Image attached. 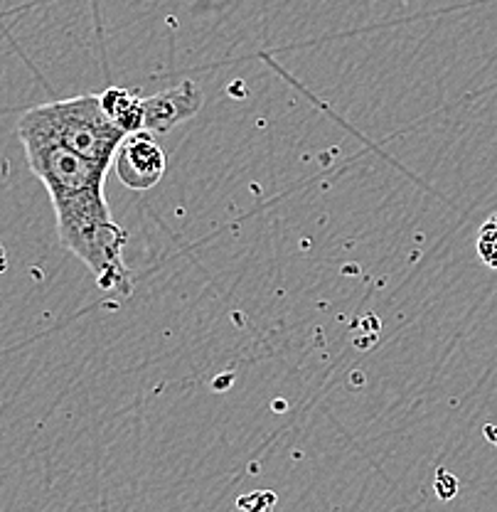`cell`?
I'll return each mask as SVG.
<instances>
[{
    "label": "cell",
    "mask_w": 497,
    "mask_h": 512,
    "mask_svg": "<svg viewBox=\"0 0 497 512\" xmlns=\"http://www.w3.org/2000/svg\"><path fill=\"white\" fill-rule=\"evenodd\" d=\"M18 136L30 170L50 192L64 249L92 271L101 291L131 296V271L124 264L128 237L114 222L104 197L109 168L92 163L57 141L32 109L20 116Z\"/></svg>",
    "instance_id": "obj_1"
},
{
    "label": "cell",
    "mask_w": 497,
    "mask_h": 512,
    "mask_svg": "<svg viewBox=\"0 0 497 512\" xmlns=\"http://www.w3.org/2000/svg\"><path fill=\"white\" fill-rule=\"evenodd\" d=\"M32 114L57 141L104 168H111V160L116 158V151L128 136L124 128L116 126L106 116L101 96L94 94L47 101V104L35 106Z\"/></svg>",
    "instance_id": "obj_2"
},
{
    "label": "cell",
    "mask_w": 497,
    "mask_h": 512,
    "mask_svg": "<svg viewBox=\"0 0 497 512\" xmlns=\"http://www.w3.org/2000/svg\"><path fill=\"white\" fill-rule=\"evenodd\" d=\"M116 175L131 190L156 188L165 173V153L151 131L128 133L114 158Z\"/></svg>",
    "instance_id": "obj_3"
},
{
    "label": "cell",
    "mask_w": 497,
    "mask_h": 512,
    "mask_svg": "<svg viewBox=\"0 0 497 512\" xmlns=\"http://www.w3.org/2000/svg\"><path fill=\"white\" fill-rule=\"evenodd\" d=\"M202 106V92L195 82L175 84L151 99H143V128L151 133H165L173 126L192 119Z\"/></svg>",
    "instance_id": "obj_4"
},
{
    "label": "cell",
    "mask_w": 497,
    "mask_h": 512,
    "mask_svg": "<svg viewBox=\"0 0 497 512\" xmlns=\"http://www.w3.org/2000/svg\"><path fill=\"white\" fill-rule=\"evenodd\" d=\"M101 106H104L106 116L126 133L143 131V99L138 94L111 87L101 94Z\"/></svg>",
    "instance_id": "obj_5"
},
{
    "label": "cell",
    "mask_w": 497,
    "mask_h": 512,
    "mask_svg": "<svg viewBox=\"0 0 497 512\" xmlns=\"http://www.w3.org/2000/svg\"><path fill=\"white\" fill-rule=\"evenodd\" d=\"M475 247H478L480 261H483L485 266H490L493 271H497V215L488 217V220L483 222Z\"/></svg>",
    "instance_id": "obj_6"
},
{
    "label": "cell",
    "mask_w": 497,
    "mask_h": 512,
    "mask_svg": "<svg viewBox=\"0 0 497 512\" xmlns=\"http://www.w3.org/2000/svg\"><path fill=\"white\" fill-rule=\"evenodd\" d=\"M274 505L276 493H271V490H256V493L242 495L237 500L239 512H274Z\"/></svg>",
    "instance_id": "obj_7"
},
{
    "label": "cell",
    "mask_w": 497,
    "mask_h": 512,
    "mask_svg": "<svg viewBox=\"0 0 497 512\" xmlns=\"http://www.w3.org/2000/svg\"><path fill=\"white\" fill-rule=\"evenodd\" d=\"M436 493L441 500H453L458 493V480L448 471H438L436 476Z\"/></svg>",
    "instance_id": "obj_8"
}]
</instances>
